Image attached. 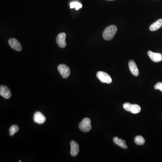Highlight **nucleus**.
Masks as SVG:
<instances>
[{
	"label": "nucleus",
	"instance_id": "39448f33",
	"mask_svg": "<svg viewBox=\"0 0 162 162\" xmlns=\"http://www.w3.org/2000/svg\"><path fill=\"white\" fill-rule=\"evenodd\" d=\"M66 36L64 32L59 33L56 38V42L60 47L64 48L66 46L65 39Z\"/></svg>",
	"mask_w": 162,
	"mask_h": 162
},
{
	"label": "nucleus",
	"instance_id": "f03ea898",
	"mask_svg": "<svg viewBox=\"0 0 162 162\" xmlns=\"http://www.w3.org/2000/svg\"><path fill=\"white\" fill-rule=\"evenodd\" d=\"M79 129L83 132H87L92 129L91 120L89 118H85L79 125Z\"/></svg>",
	"mask_w": 162,
	"mask_h": 162
},
{
	"label": "nucleus",
	"instance_id": "ddd939ff",
	"mask_svg": "<svg viewBox=\"0 0 162 162\" xmlns=\"http://www.w3.org/2000/svg\"><path fill=\"white\" fill-rule=\"evenodd\" d=\"M113 141L116 145H118L119 146L125 149L128 148V146L126 145L125 140L118 138V137H114L113 138Z\"/></svg>",
	"mask_w": 162,
	"mask_h": 162
},
{
	"label": "nucleus",
	"instance_id": "1a4fd4ad",
	"mask_svg": "<svg viewBox=\"0 0 162 162\" xmlns=\"http://www.w3.org/2000/svg\"><path fill=\"white\" fill-rule=\"evenodd\" d=\"M33 120L36 123L39 124H41L45 122L46 118L41 112H37L34 114Z\"/></svg>",
	"mask_w": 162,
	"mask_h": 162
},
{
	"label": "nucleus",
	"instance_id": "f8f14e48",
	"mask_svg": "<svg viewBox=\"0 0 162 162\" xmlns=\"http://www.w3.org/2000/svg\"><path fill=\"white\" fill-rule=\"evenodd\" d=\"M162 27V19H159L150 25L149 29L151 31H155Z\"/></svg>",
	"mask_w": 162,
	"mask_h": 162
},
{
	"label": "nucleus",
	"instance_id": "7ed1b4c3",
	"mask_svg": "<svg viewBox=\"0 0 162 162\" xmlns=\"http://www.w3.org/2000/svg\"><path fill=\"white\" fill-rule=\"evenodd\" d=\"M97 78L102 83L110 84L112 82L111 76L107 73L103 71H99L96 74Z\"/></svg>",
	"mask_w": 162,
	"mask_h": 162
},
{
	"label": "nucleus",
	"instance_id": "2eb2a0df",
	"mask_svg": "<svg viewBox=\"0 0 162 162\" xmlns=\"http://www.w3.org/2000/svg\"><path fill=\"white\" fill-rule=\"evenodd\" d=\"M141 110V108L139 105L138 104H132L131 109L130 110V112L134 114H137L139 113Z\"/></svg>",
	"mask_w": 162,
	"mask_h": 162
},
{
	"label": "nucleus",
	"instance_id": "4468645a",
	"mask_svg": "<svg viewBox=\"0 0 162 162\" xmlns=\"http://www.w3.org/2000/svg\"><path fill=\"white\" fill-rule=\"evenodd\" d=\"M134 142L139 146L143 145L145 143V140L143 136H136L134 139Z\"/></svg>",
	"mask_w": 162,
	"mask_h": 162
},
{
	"label": "nucleus",
	"instance_id": "9d476101",
	"mask_svg": "<svg viewBox=\"0 0 162 162\" xmlns=\"http://www.w3.org/2000/svg\"><path fill=\"white\" fill-rule=\"evenodd\" d=\"M129 68L130 72L134 76H137L139 74V71L135 62L133 60L129 61Z\"/></svg>",
	"mask_w": 162,
	"mask_h": 162
},
{
	"label": "nucleus",
	"instance_id": "f257e3e1",
	"mask_svg": "<svg viewBox=\"0 0 162 162\" xmlns=\"http://www.w3.org/2000/svg\"><path fill=\"white\" fill-rule=\"evenodd\" d=\"M117 32V28L115 25H110L105 29L103 33V37L106 40H110L114 38Z\"/></svg>",
	"mask_w": 162,
	"mask_h": 162
},
{
	"label": "nucleus",
	"instance_id": "f3484780",
	"mask_svg": "<svg viewBox=\"0 0 162 162\" xmlns=\"http://www.w3.org/2000/svg\"><path fill=\"white\" fill-rule=\"evenodd\" d=\"M82 6V4L78 2H71L70 4V7L71 9L75 8L76 10H78L80 8H81Z\"/></svg>",
	"mask_w": 162,
	"mask_h": 162
},
{
	"label": "nucleus",
	"instance_id": "423d86ee",
	"mask_svg": "<svg viewBox=\"0 0 162 162\" xmlns=\"http://www.w3.org/2000/svg\"><path fill=\"white\" fill-rule=\"evenodd\" d=\"M8 43H9L10 46L13 49L18 51H20L22 50V47L21 45L16 39H10L8 41Z\"/></svg>",
	"mask_w": 162,
	"mask_h": 162
},
{
	"label": "nucleus",
	"instance_id": "dca6fc26",
	"mask_svg": "<svg viewBox=\"0 0 162 162\" xmlns=\"http://www.w3.org/2000/svg\"><path fill=\"white\" fill-rule=\"evenodd\" d=\"M19 130V128L17 125H13L10 128L9 131H10V136H14V134L18 132Z\"/></svg>",
	"mask_w": 162,
	"mask_h": 162
},
{
	"label": "nucleus",
	"instance_id": "aec40b11",
	"mask_svg": "<svg viewBox=\"0 0 162 162\" xmlns=\"http://www.w3.org/2000/svg\"><path fill=\"white\" fill-rule=\"evenodd\" d=\"M107 1H113V0H107Z\"/></svg>",
	"mask_w": 162,
	"mask_h": 162
},
{
	"label": "nucleus",
	"instance_id": "0eeeda50",
	"mask_svg": "<svg viewBox=\"0 0 162 162\" xmlns=\"http://www.w3.org/2000/svg\"><path fill=\"white\" fill-rule=\"evenodd\" d=\"M148 55L150 59L154 62H159L162 61V55L159 53H154L149 50L148 52Z\"/></svg>",
	"mask_w": 162,
	"mask_h": 162
},
{
	"label": "nucleus",
	"instance_id": "a211bd4d",
	"mask_svg": "<svg viewBox=\"0 0 162 162\" xmlns=\"http://www.w3.org/2000/svg\"><path fill=\"white\" fill-rule=\"evenodd\" d=\"M131 106H132V104H131L129 103H125L123 104V109L127 111L130 112Z\"/></svg>",
	"mask_w": 162,
	"mask_h": 162
},
{
	"label": "nucleus",
	"instance_id": "9b49d317",
	"mask_svg": "<svg viewBox=\"0 0 162 162\" xmlns=\"http://www.w3.org/2000/svg\"><path fill=\"white\" fill-rule=\"evenodd\" d=\"M70 146H71V155L73 157L76 156L79 153V148L78 144L76 141L72 140L70 142Z\"/></svg>",
	"mask_w": 162,
	"mask_h": 162
},
{
	"label": "nucleus",
	"instance_id": "6e6552de",
	"mask_svg": "<svg viewBox=\"0 0 162 162\" xmlns=\"http://www.w3.org/2000/svg\"><path fill=\"white\" fill-rule=\"evenodd\" d=\"M0 95L5 99H8L11 97V93L7 86L1 85L0 86Z\"/></svg>",
	"mask_w": 162,
	"mask_h": 162
},
{
	"label": "nucleus",
	"instance_id": "20e7f679",
	"mask_svg": "<svg viewBox=\"0 0 162 162\" xmlns=\"http://www.w3.org/2000/svg\"><path fill=\"white\" fill-rule=\"evenodd\" d=\"M58 70L63 78H68L70 75V68L66 65L64 64L59 65L58 66Z\"/></svg>",
	"mask_w": 162,
	"mask_h": 162
},
{
	"label": "nucleus",
	"instance_id": "412c9836",
	"mask_svg": "<svg viewBox=\"0 0 162 162\" xmlns=\"http://www.w3.org/2000/svg\"><path fill=\"white\" fill-rule=\"evenodd\" d=\"M19 162H21V160H20V161H19Z\"/></svg>",
	"mask_w": 162,
	"mask_h": 162
},
{
	"label": "nucleus",
	"instance_id": "6ab92c4d",
	"mask_svg": "<svg viewBox=\"0 0 162 162\" xmlns=\"http://www.w3.org/2000/svg\"><path fill=\"white\" fill-rule=\"evenodd\" d=\"M154 89L155 90H159L161 92H162V82H158L154 86Z\"/></svg>",
	"mask_w": 162,
	"mask_h": 162
}]
</instances>
